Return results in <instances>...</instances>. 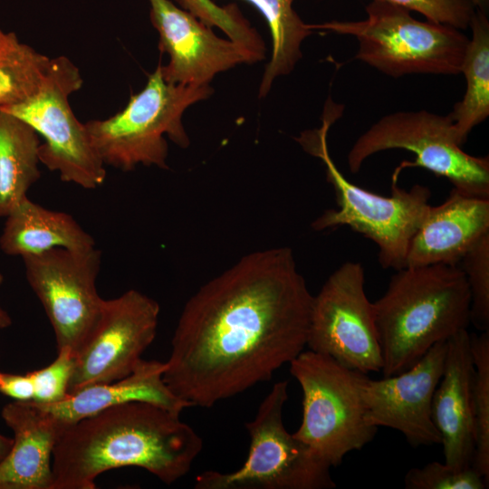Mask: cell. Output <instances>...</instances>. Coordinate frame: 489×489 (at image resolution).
Here are the masks:
<instances>
[{
    "label": "cell",
    "instance_id": "1",
    "mask_svg": "<svg viewBox=\"0 0 489 489\" xmlns=\"http://www.w3.org/2000/svg\"><path fill=\"white\" fill-rule=\"evenodd\" d=\"M312 299L291 248L243 256L186 302L164 382L191 407L211 408L269 380L304 350Z\"/></svg>",
    "mask_w": 489,
    "mask_h": 489
},
{
    "label": "cell",
    "instance_id": "2",
    "mask_svg": "<svg viewBox=\"0 0 489 489\" xmlns=\"http://www.w3.org/2000/svg\"><path fill=\"white\" fill-rule=\"evenodd\" d=\"M202 449L180 413L145 401L117 405L65 427L53 452L52 489H94L98 475L126 466L171 484Z\"/></svg>",
    "mask_w": 489,
    "mask_h": 489
},
{
    "label": "cell",
    "instance_id": "3",
    "mask_svg": "<svg viewBox=\"0 0 489 489\" xmlns=\"http://www.w3.org/2000/svg\"><path fill=\"white\" fill-rule=\"evenodd\" d=\"M384 377L417 362L471 323V296L458 265L405 266L372 302Z\"/></svg>",
    "mask_w": 489,
    "mask_h": 489
},
{
    "label": "cell",
    "instance_id": "4",
    "mask_svg": "<svg viewBox=\"0 0 489 489\" xmlns=\"http://www.w3.org/2000/svg\"><path fill=\"white\" fill-rule=\"evenodd\" d=\"M343 111V106L328 100L321 126L305 130L295 139L302 149L320 158L327 181L332 186L338 208L327 209L312 227L316 231L346 225L379 248V262L384 269L398 270L406 265L409 244L429 207L430 189L414 185L406 190L392 178L390 195L381 196L350 182L332 160L328 132Z\"/></svg>",
    "mask_w": 489,
    "mask_h": 489
},
{
    "label": "cell",
    "instance_id": "5",
    "mask_svg": "<svg viewBox=\"0 0 489 489\" xmlns=\"http://www.w3.org/2000/svg\"><path fill=\"white\" fill-rule=\"evenodd\" d=\"M212 93L210 85L166 82L159 63L145 87L130 97L123 110L108 119L84 124L90 142L105 167L122 171H131L139 165L167 169L168 146L165 136L183 149L188 147L183 114Z\"/></svg>",
    "mask_w": 489,
    "mask_h": 489
},
{
    "label": "cell",
    "instance_id": "6",
    "mask_svg": "<svg viewBox=\"0 0 489 489\" xmlns=\"http://www.w3.org/2000/svg\"><path fill=\"white\" fill-rule=\"evenodd\" d=\"M365 11L363 20L308 26L312 31L354 36L359 42L355 58L391 77L461 73L469 42L461 30L417 20L409 10L381 1H371Z\"/></svg>",
    "mask_w": 489,
    "mask_h": 489
},
{
    "label": "cell",
    "instance_id": "7",
    "mask_svg": "<svg viewBox=\"0 0 489 489\" xmlns=\"http://www.w3.org/2000/svg\"><path fill=\"white\" fill-rule=\"evenodd\" d=\"M289 364L302 391V418L293 433L296 438L331 467L372 441L378 428L365 419L362 389L367 374L311 350Z\"/></svg>",
    "mask_w": 489,
    "mask_h": 489
},
{
    "label": "cell",
    "instance_id": "8",
    "mask_svg": "<svg viewBox=\"0 0 489 489\" xmlns=\"http://www.w3.org/2000/svg\"><path fill=\"white\" fill-rule=\"evenodd\" d=\"M288 382H276L245 423L250 437L247 458L230 473L208 470L196 478L197 489H331V466L290 434L283 424Z\"/></svg>",
    "mask_w": 489,
    "mask_h": 489
},
{
    "label": "cell",
    "instance_id": "9",
    "mask_svg": "<svg viewBox=\"0 0 489 489\" xmlns=\"http://www.w3.org/2000/svg\"><path fill=\"white\" fill-rule=\"evenodd\" d=\"M405 149L415 154L414 161H403L392 177L407 168H423L446 178L463 193L489 197V158L463 150L449 114L427 110L388 114L361 134L347 156L350 173L356 174L367 158L380 151Z\"/></svg>",
    "mask_w": 489,
    "mask_h": 489
},
{
    "label": "cell",
    "instance_id": "10",
    "mask_svg": "<svg viewBox=\"0 0 489 489\" xmlns=\"http://www.w3.org/2000/svg\"><path fill=\"white\" fill-rule=\"evenodd\" d=\"M83 81L76 65L65 56L51 59L37 91L24 101L0 110L29 124L43 137L39 160L62 181L93 189L106 178L105 166L93 149L85 125L74 116L69 102Z\"/></svg>",
    "mask_w": 489,
    "mask_h": 489
},
{
    "label": "cell",
    "instance_id": "11",
    "mask_svg": "<svg viewBox=\"0 0 489 489\" xmlns=\"http://www.w3.org/2000/svg\"><path fill=\"white\" fill-rule=\"evenodd\" d=\"M306 346L349 369L365 374L381 371L380 345L361 264H342L313 295Z\"/></svg>",
    "mask_w": 489,
    "mask_h": 489
},
{
    "label": "cell",
    "instance_id": "12",
    "mask_svg": "<svg viewBox=\"0 0 489 489\" xmlns=\"http://www.w3.org/2000/svg\"><path fill=\"white\" fill-rule=\"evenodd\" d=\"M26 280L53 327L57 350L75 355L97 324L104 304L97 291L101 254L54 248L22 258Z\"/></svg>",
    "mask_w": 489,
    "mask_h": 489
},
{
    "label": "cell",
    "instance_id": "13",
    "mask_svg": "<svg viewBox=\"0 0 489 489\" xmlns=\"http://www.w3.org/2000/svg\"><path fill=\"white\" fill-rule=\"evenodd\" d=\"M159 312L154 299L134 289L105 300L92 332L74 355L69 393L129 375L156 337Z\"/></svg>",
    "mask_w": 489,
    "mask_h": 489
},
{
    "label": "cell",
    "instance_id": "14",
    "mask_svg": "<svg viewBox=\"0 0 489 489\" xmlns=\"http://www.w3.org/2000/svg\"><path fill=\"white\" fill-rule=\"evenodd\" d=\"M447 343L435 344L417 362L398 374L365 380V419L374 427L400 432L412 446L439 445L432 400L442 377Z\"/></svg>",
    "mask_w": 489,
    "mask_h": 489
},
{
    "label": "cell",
    "instance_id": "15",
    "mask_svg": "<svg viewBox=\"0 0 489 489\" xmlns=\"http://www.w3.org/2000/svg\"><path fill=\"white\" fill-rule=\"evenodd\" d=\"M149 17L159 35L158 48L169 56L161 65L173 84L209 85L214 77L242 63L256 62L240 43L217 36L212 27L169 0H149Z\"/></svg>",
    "mask_w": 489,
    "mask_h": 489
},
{
    "label": "cell",
    "instance_id": "16",
    "mask_svg": "<svg viewBox=\"0 0 489 489\" xmlns=\"http://www.w3.org/2000/svg\"><path fill=\"white\" fill-rule=\"evenodd\" d=\"M442 377L432 400V417L439 432L445 463L463 470L473 466L475 364L470 333L463 330L446 340Z\"/></svg>",
    "mask_w": 489,
    "mask_h": 489
},
{
    "label": "cell",
    "instance_id": "17",
    "mask_svg": "<svg viewBox=\"0 0 489 489\" xmlns=\"http://www.w3.org/2000/svg\"><path fill=\"white\" fill-rule=\"evenodd\" d=\"M489 233V197L452 188L440 205L430 206L413 236L405 266L458 265L466 252Z\"/></svg>",
    "mask_w": 489,
    "mask_h": 489
},
{
    "label": "cell",
    "instance_id": "18",
    "mask_svg": "<svg viewBox=\"0 0 489 489\" xmlns=\"http://www.w3.org/2000/svg\"><path fill=\"white\" fill-rule=\"evenodd\" d=\"M1 417L13 445L0 463V489H52L54 446L66 425L33 401H12Z\"/></svg>",
    "mask_w": 489,
    "mask_h": 489
},
{
    "label": "cell",
    "instance_id": "19",
    "mask_svg": "<svg viewBox=\"0 0 489 489\" xmlns=\"http://www.w3.org/2000/svg\"><path fill=\"white\" fill-rule=\"evenodd\" d=\"M165 366V362L142 359L129 375L120 379L82 388L55 404L39 405L66 426L132 401L150 402L181 413L191 406L173 394L164 382Z\"/></svg>",
    "mask_w": 489,
    "mask_h": 489
},
{
    "label": "cell",
    "instance_id": "20",
    "mask_svg": "<svg viewBox=\"0 0 489 489\" xmlns=\"http://www.w3.org/2000/svg\"><path fill=\"white\" fill-rule=\"evenodd\" d=\"M95 242L74 218L45 208L26 197L6 216L0 249L8 255H35L54 248L87 251Z\"/></svg>",
    "mask_w": 489,
    "mask_h": 489
},
{
    "label": "cell",
    "instance_id": "21",
    "mask_svg": "<svg viewBox=\"0 0 489 489\" xmlns=\"http://www.w3.org/2000/svg\"><path fill=\"white\" fill-rule=\"evenodd\" d=\"M38 133L13 114L0 110V217H5L41 177Z\"/></svg>",
    "mask_w": 489,
    "mask_h": 489
},
{
    "label": "cell",
    "instance_id": "22",
    "mask_svg": "<svg viewBox=\"0 0 489 489\" xmlns=\"http://www.w3.org/2000/svg\"><path fill=\"white\" fill-rule=\"evenodd\" d=\"M469 27L472 38L461 66L466 91L449 113L461 146L470 131L489 115V22L486 14L476 9Z\"/></svg>",
    "mask_w": 489,
    "mask_h": 489
},
{
    "label": "cell",
    "instance_id": "23",
    "mask_svg": "<svg viewBox=\"0 0 489 489\" xmlns=\"http://www.w3.org/2000/svg\"><path fill=\"white\" fill-rule=\"evenodd\" d=\"M265 19L272 37V55L259 87V98L266 96L274 80L289 74L302 58L301 46L312 34L292 7L293 0H245Z\"/></svg>",
    "mask_w": 489,
    "mask_h": 489
},
{
    "label": "cell",
    "instance_id": "24",
    "mask_svg": "<svg viewBox=\"0 0 489 489\" xmlns=\"http://www.w3.org/2000/svg\"><path fill=\"white\" fill-rule=\"evenodd\" d=\"M50 61L21 43L14 33L0 29V106L19 103L34 94Z\"/></svg>",
    "mask_w": 489,
    "mask_h": 489
},
{
    "label": "cell",
    "instance_id": "25",
    "mask_svg": "<svg viewBox=\"0 0 489 489\" xmlns=\"http://www.w3.org/2000/svg\"><path fill=\"white\" fill-rule=\"evenodd\" d=\"M475 364L473 408L475 454L473 467L489 482V330L470 333Z\"/></svg>",
    "mask_w": 489,
    "mask_h": 489
},
{
    "label": "cell",
    "instance_id": "26",
    "mask_svg": "<svg viewBox=\"0 0 489 489\" xmlns=\"http://www.w3.org/2000/svg\"><path fill=\"white\" fill-rule=\"evenodd\" d=\"M174 1L207 26L219 28L229 39L240 43L254 56L256 62L264 58L265 46L262 37L236 5L220 6L212 0Z\"/></svg>",
    "mask_w": 489,
    "mask_h": 489
},
{
    "label": "cell",
    "instance_id": "27",
    "mask_svg": "<svg viewBox=\"0 0 489 489\" xmlns=\"http://www.w3.org/2000/svg\"><path fill=\"white\" fill-rule=\"evenodd\" d=\"M463 271L471 296V323L479 331L489 330V233L464 255Z\"/></svg>",
    "mask_w": 489,
    "mask_h": 489
},
{
    "label": "cell",
    "instance_id": "28",
    "mask_svg": "<svg viewBox=\"0 0 489 489\" xmlns=\"http://www.w3.org/2000/svg\"><path fill=\"white\" fill-rule=\"evenodd\" d=\"M404 485L407 489H484L488 484L473 466L457 470L445 462L434 461L410 468Z\"/></svg>",
    "mask_w": 489,
    "mask_h": 489
},
{
    "label": "cell",
    "instance_id": "29",
    "mask_svg": "<svg viewBox=\"0 0 489 489\" xmlns=\"http://www.w3.org/2000/svg\"><path fill=\"white\" fill-rule=\"evenodd\" d=\"M74 369V354L69 349L57 350L48 366L28 372L34 385V399L40 405H52L69 394V383Z\"/></svg>",
    "mask_w": 489,
    "mask_h": 489
},
{
    "label": "cell",
    "instance_id": "30",
    "mask_svg": "<svg viewBox=\"0 0 489 489\" xmlns=\"http://www.w3.org/2000/svg\"><path fill=\"white\" fill-rule=\"evenodd\" d=\"M389 3L423 14L428 21L467 29L476 8L469 0H371Z\"/></svg>",
    "mask_w": 489,
    "mask_h": 489
},
{
    "label": "cell",
    "instance_id": "31",
    "mask_svg": "<svg viewBox=\"0 0 489 489\" xmlns=\"http://www.w3.org/2000/svg\"><path fill=\"white\" fill-rule=\"evenodd\" d=\"M0 394L15 401H33L34 385L29 374L0 371Z\"/></svg>",
    "mask_w": 489,
    "mask_h": 489
},
{
    "label": "cell",
    "instance_id": "32",
    "mask_svg": "<svg viewBox=\"0 0 489 489\" xmlns=\"http://www.w3.org/2000/svg\"><path fill=\"white\" fill-rule=\"evenodd\" d=\"M13 445V438L0 434V463L8 455Z\"/></svg>",
    "mask_w": 489,
    "mask_h": 489
},
{
    "label": "cell",
    "instance_id": "33",
    "mask_svg": "<svg viewBox=\"0 0 489 489\" xmlns=\"http://www.w3.org/2000/svg\"><path fill=\"white\" fill-rule=\"evenodd\" d=\"M4 283V276L0 273V286ZM12 325L10 315L0 306V330L8 328Z\"/></svg>",
    "mask_w": 489,
    "mask_h": 489
},
{
    "label": "cell",
    "instance_id": "34",
    "mask_svg": "<svg viewBox=\"0 0 489 489\" xmlns=\"http://www.w3.org/2000/svg\"><path fill=\"white\" fill-rule=\"evenodd\" d=\"M469 1L477 10L483 11L484 13L487 12L489 0H469Z\"/></svg>",
    "mask_w": 489,
    "mask_h": 489
}]
</instances>
